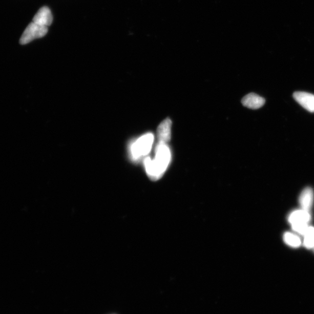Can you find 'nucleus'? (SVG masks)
<instances>
[{
  "mask_svg": "<svg viewBox=\"0 0 314 314\" xmlns=\"http://www.w3.org/2000/svg\"><path fill=\"white\" fill-rule=\"evenodd\" d=\"M172 121L170 118L163 120L157 129L159 143L166 144L171 139Z\"/></svg>",
  "mask_w": 314,
  "mask_h": 314,
  "instance_id": "obj_5",
  "label": "nucleus"
},
{
  "mask_svg": "<svg viewBox=\"0 0 314 314\" xmlns=\"http://www.w3.org/2000/svg\"><path fill=\"white\" fill-rule=\"evenodd\" d=\"M265 100L255 93H249L244 97L242 100V104L247 108L257 110L265 104Z\"/></svg>",
  "mask_w": 314,
  "mask_h": 314,
  "instance_id": "obj_7",
  "label": "nucleus"
},
{
  "mask_svg": "<svg viewBox=\"0 0 314 314\" xmlns=\"http://www.w3.org/2000/svg\"><path fill=\"white\" fill-rule=\"evenodd\" d=\"M53 20L52 13L48 7H44L40 8L34 15L33 22L43 27H48L52 24Z\"/></svg>",
  "mask_w": 314,
  "mask_h": 314,
  "instance_id": "obj_6",
  "label": "nucleus"
},
{
  "mask_svg": "<svg viewBox=\"0 0 314 314\" xmlns=\"http://www.w3.org/2000/svg\"><path fill=\"white\" fill-rule=\"evenodd\" d=\"M283 240L288 246L294 248L299 247L302 244V241H301L299 236L290 233V232H286L284 234Z\"/></svg>",
  "mask_w": 314,
  "mask_h": 314,
  "instance_id": "obj_10",
  "label": "nucleus"
},
{
  "mask_svg": "<svg viewBox=\"0 0 314 314\" xmlns=\"http://www.w3.org/2000/svg\"><path fill=\"white\" fill-rule=\"evenodd\" d=\"M292 229L294 230L297 233L304 236L309 227L308 223H295L294 224H291Z\"/></svg>",
  "mask_w": 314,
  "mask_h": 314,
  "instance_id": "obj_12",
  "label": "nucleus"
},
{
  "mask_svg": "<svg viewBox=\"0 0 314 314\" xmlns=\"http://www.w3.org/2000/svg\"><path fill=\"white\" fill-rule=\"evenodd\" d=\"M311 217L309 212L302 209L292 212L288 218V221L290 224L301 222L308 223L311 221Z\"/></svg>",
  "mask_w": 314,
  "mask_h": 314,
  "instance_id": "obj_9",
  "label": "nucleus"
},
{
  "mask_svg": "<svg viewBox=\"0 0 314 314\" xmlns=\"http://www.w3.org/2000/svg\"><path fill=\"white\" fill-rule=\"evenodd\" d=\"M295 100L304 109L310 113H314V95L311 93L296 92L294 93Z\"/></svg>",
  "mask_w": 314,
  "mask_h": 314,
  "instance_id": "obj_4",
  "label": "nucleus"
},
{
  "mask_svg": "<svg viewBox=\"0 0 314 314\" xmlns=\"http://www.w3.org/2000/svg\"><path fill=\"white\" fill-rule=\"evenodd\" d=\"M314 248V247H313Z\"/></svg>",
  "mask_w": 314,
  "mask_h": 314,
  "instance_id": "obj_13",
  "label": "nucleus"
},
{
  "mask_svg": "<svg viewBox=\"0 0 314 314\" xmlns=\"http://www.w3.org/2000/svg\"><path fill=\"white\" fill-rule=\"evenodd\" d=\"M171 160L170 149L166 144L159 143L155 150L154 159H145L144 164L146 173L150 178L156 180L164 174Z\"/></svg>",
  "mask_w": 314,
  "mask_h": 314,
  "instance_id": "obj_1",
  "label": "nucleus"
},
{
  "mask_svg": "<svg viewBox=\"0 0 314 314\" xmlns=\"http://www.w3.org/2000/svg\"><path fill=\"white\" fill-rule=\"evenodd\" d=\"M314 200V194L312 189L307 187L301 193L299 203L302 210L309 212L311 209Z\"/></svg>",
  "mask_w": 314,
  "mask_h": 314,
  "instance_id": "obj_8",
  "label": "nucleus"
},
{
  "mask_svg": "<svg viewBox=\"0 0 314 314\" xmlns=\"http://www.w3.org/2000/svg\"><path fill=\"white\" fill-rule=\"evenodd\" d=\"M153 141L154 135L150 133L142 136L133 143L130 150L133 160H138L148 155L151 151Z\"/></svg>",
  "mask_w": 314,
  "mask_h": 314,
  "instance_id": "obj_2",
  "label": "nucleus"
},
{
  "mask_svg": "<svg viewBox=\"0 0 314 314\" xmlns=\"http://www.w3.org/2000/svg\"><path fill=\"white\" fill-rule=\"evenodd\" d=\"M47 32H48V27H43L33 22L25 30L20 38V44L27 45L36 38L44 37Z\"/></svg>",
  "mask_w": 314,
  "mask_h": 314,
  "instance_id": "obj_3",
  "label": "nucleus"
},
{
  "mask_svg": "<svg viewBox=\"0 0 314 314\" xmlns=\"http://www.w3.org/2000/svg\"><path fill=\"white\" fill-rule=\"evenodd\" d=\"M304 246L305 248L311 249L314 247V227L309 226L306 233L304 235Z\"/></svg>",
  "mask_w": 314,
  "mask_h": 314,
  "instance_id": "obj_11",
  "label": "nucleus"
}]
</instances>
